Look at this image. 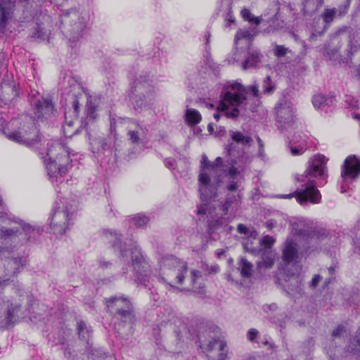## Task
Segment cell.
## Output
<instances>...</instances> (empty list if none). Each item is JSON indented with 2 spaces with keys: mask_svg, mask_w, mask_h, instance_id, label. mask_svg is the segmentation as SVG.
Wrapping results in <instances>:
<instances>
[{
  "mask_svg": "<svg viewBox=\"0 0 360 360\" xmlns=\"http://www.w3.org/2000/svg\"><path fill=\"white\" fill-rule=\"evenodd\" d=\"M88 98L82 87L77 84L70 85L65 101L63 132L66 137L77 133L86 117Z\"/></svg>",
  "mask_w": 360,
  "mask_h": 360,
  "instance_id": "cell-5",
  "label": "cell"
},
{
  "mask_svg": "<svg viewBox=\"0 0 360 360\" xmlns=\"http://www.w3.org/2000/svg\"><path fill=\"white\" fill-rule=\"evenodd\" d=\"M68 223V212L63 205H59L51 220L50 228L51 232L55 234L63 233L67 229Z\"/></svg>",
  "mask_w": 360,
  "mask_h": 360,
  "instance_id": "cell-20",
  "label": "cell"
},
{
  "mask_svg": "<svg viewBox=\"0 0 360 360\" xmlns=\"http://www.w3.org/2000/svg\"><path fill=\"white\" fill-rule=\"evenodd\" d=\"M131 263L134 269L141 274H146L149 272L150 266L146 259L139 251V250L134 247L131 251Z\"/></svg>",
  "mask_w": 360,
  "mask_h": 360,
  "instance_id": "cell-21",
  "label": "cell"
},
{
  "mask_svg": "<svg viewBox=\"0 0 360 360\" xmlns=\"http://www.w3.org/2000/svg\"><path fill=\"white\" fill-rule=\"evenodd\" d=\"M233 139L238 141H241L243 139V136L241 134H238L233 136Z\"/></svg>",
  "mask_w": 360,
  "mask_h": 360,
  "instance_id": "cell-30",
  "label": "cell"
},
{
  "mask_svg": "<svg viewBox=\"0 0 360 360\" xmlns=\"http://www.w3.org/2000/svg\"><path fill=\"white\" fill-rule=\"evenodd\" d=\"M242 101L241 95L235 91H227L221 101V110L224 111L228 110L229 108H233V111L236 110V106L239 105Z\"/></svg>",
  "mask_w": 360,
  "mask_h": 360,
  "instance_id": "cell-22",
  "label": "cell"
},
{
  "mask_svg": "<svg viewBox=\"0 0 360 360\" xmlns=\"http://www.w3.org/2000/svg\"><path fill=\"white\" fill-rule=\"evenodd\" d=\"M352 25L354 33L360 42V6L357 8L353 16Z\"/></svg>",
  "mask_w": 360,
  "mask_h": 360,
  "instance_id": "cell-28",
  "label": "cell"
},
{
  "mask_svg": "<svg viewBox=\"0 0 360 360\" xmlns=\"http://www.w3.org/2000/svg\"><path fill=\"white\" fill-rule=\"evenodd\" d=\"M70 157L67 148L59 141L51 142L46 150V164L53 176L65 173L70 165Z\"/></svg>",
  "mask_w": 360,
  "mask_h": 360,
  "instance_id": "cell-15",
  "label": "cell"
},
{
  "mask_svg": "<svg viewBox=\"0 0 360 360\" xmlns=\"http://www.w3.org/2000/svg\"><path fill=\"white\" fill-rule=\"evenodd\" d=\"M107 311L118 335L130 337L134 330L135 313L130 300L123 296H114L106 301Z\"/></svg>",
  "mask_w": 360,
  "mask_h": 360,
  "instance_id": "cell-9",
  "label": "cell"
},
{
  "mask_svg": "<svg viewBox=\"0 0 360 360\" xmlns=\"http://www.w3.org/2000/svg\"><path fill=\"white\" fill-rule=\"evenodd\" d=\"M160 274L165 282L179 289L200 291L205 287L200 273L175 257H167L162 262Z\"/></svg>",
  "mask_w": 360,
  "mask_h": 360,
  "instance_id": "cell-4",
  "label": "cell"
},
{
  "mask_svg": "<svg viewBox=\"0 0 360 360\" xmlns=\"http://www.w3.org/2000/svg\"><path fill=\"white\" fill-rule=\"evenodd\" d=\"M158 335L162 346L171 353H181L189 347L188 332L176 319L162 322L159 327Z\"/></svg>",
  "mask_w": 360,
  "mask_h": 360,
  "instance_id": "cell-12",
  "label": "cell"
},
{
  "mask_svg": "<svg viewBox=\"0 0 360 360\" xmlns=\"http://www.w3.org/2000/svg\"><path fill=\"white\" fill-rule=\"evenodd\" d=\"M84 15L77 8L66 10L60 18V30L69 39H77L84 30Z\"/></svg>",
  "mask_w": 360,
  "mask_h": 360,
  "instance_id": "cell-18",
  "label": "cell"
},
{
  "mask_svg": "<svg viewBox=\"0 0 360 360\" xmlns=\"http://www.w3.org/2000/svg\"><path fill=\"white\" fill-rule=\"evenodd\" d=\"M25 304L26 297L21 289L13 284L4 285L1 293V326H13L21 317Z\"/></svg>",
  "mask_w": 360,
  "mask_h": 360,
  "instance_id": "cell-10",
  "label": "cell"
},
{
  "mask_svg": "<svg viewBox=\"0 0 360 360\" xmlns=\"http://www.w3.org/2000/svg\"><path fill=\"white\" fill-rule=\"evenodd\" d=\"M37 113L40 118H47L53 112V105L50 99L40 100L37 105Z\"/></svg>",
  "mask_w": 360,
  "mask_h": 360,
  "instance_id": "cell-25",
  "label": "cell"
},
{
  "mask_svg": "<svg viewBox=\"0 0 360 360\" xmlns=\"http://www.w3.org/2000/svg\"><path fill=\"white\" fill-rule=\"evenodd\" d=\"M249 360H267L263 357H253V358H251Z\"/></svg>",
  "mask_w": 360,
  "mask_h": 360,
  "instance_id": "cell-31",
  "label": "cell"
},
{
  "mask_svg": "<svg viewBox=\"0 0 360 360\" xmlns=\"http://www.w3.org/2000/svg\"><path fill=\"white\" fill-rule=\"evenodd\" d=\"M91 254L93 257L88 259L87 269L99 276H111L123 269L124 257L121 241L113 233H102Z\"/></svg>",
  "mask_w": 360,
  "mask_h": 360,
  "instance_id": "cell-1",
  "label": "cell"
},
{
  "mask_svg": "<svg viewBox=\"0 0 360 360\" xmlns=\"http://www.w3.org/2000/svg\"><path fill=\"white\" fill-rule=\"evenodd\" d=\"M115 148L117 158L122 162L132 160L142 150L145 134L136 121L119 118L115 123Z\"/></svg>",
  "mask_w": 360,
  "mask_h": 360,
  "instance_id": "cell-2",
  "label": "cell"
},
{
  "mask_svg": "<svg viewBox=\"0 0 360 360\" xmlns=\"http://www.w3.org/2000/svg\"><path fill=\"white\" fill-rule=\"evenodd\" d=\"M348 1H327L321 6L320 11L314 21V30L316 33L323 34L334 20L342 15L348 7Z\"/></svg>",
  "mask_w": 360,
  "mask_h": 360,
  "instance_id": "cell-16",
  "label": "cell"
},
{
  "mask_svg": "<svg viewBox=\"0 0 360 360\" xmlns=\"http://www.w3.org/2000/svg\"><path fill=\"white\" fill-rule=\"evenodd\" d=\"M16 96V89L15 85L11 81L4 79L1 83V97L2 102L5 103H11Z\"/></svg>",
  "mask_w": 360,
  "mask_h": 360,
  "instance_id": "cell-24",
  "label": "cell"
},
{
  "mask_svg": "<svg viewBox=\"0 0 360 360\" xmlns=\"http://www.w3.org/2000/svg\"><path fill=\"white\" fill-rule=\"evenodd\" d=\"M198 340L208 360H226L229 354L227 341L217 326L206 323L200 326Z\"/></svg>",
  "mask_w": 360,
  "mask_h": 360,
  "instance_id": "cell-11",
  "label": "cell"
},
{
  "mask_svg": "<svg viewBox=\"0 0 360 360\" xmlns=\"http://www.w3.org/2000/svg\"><path fill=\"white\" fill-rule=\"evenodd\" d=\"M352 345H353L356 352L360 356V327L356 330L352 338Z\"/></svg>",
  "mask_w": 360,
  "mask_h": 360,
  "instance_id": "cell-29",
  "label": "cell"
},
{
  "mask_svg": "<svg viewBox=\"0 0 360 360\" xmlns=\"http://www.w3.org/2000/svg\"><path fill=\"white\" fill-rule=\"evenodd\" d=\"M297 256V249L292 243L288 244L283 250V259L286 262H292Z\"/></svg>",
  "mask_w": 360,
  "mask_h": 360,
  "instance_id": "cell-26",
  "label": "cell"
},
{
  "mask_svg": "<svg viewBox=\"0 0 360 360\" xmlns=\"http://www.w3.org/2000/svg\"><path fill=\"white\" fill-rule=\"evenodd\" d=\"M268 46L261 47L265 58L271 62L285 63L297 58L303 51V44L291 33H278L275 39L270 38Z\"/></svg>",
  "mask_w": 360,
  "mask_h": 360,
  "instance_id": "cell-8",
  "label": "cell"
},
{
  "mask_svg": "<svg viewBox=\"0 0 360 360\" xmlns=\"http://www.w3.org/2000/svg\"><path fill=\"white\" fill-rule=\"evenodd\" d=\"M5 134L18 142L32 143L39 136L34 120L29 115H22L11 120L4 128Z\"/></svg>",
  "mask_w": 360,
  "mask_h": 360,
  "instance_id": "cell-13",
  "label": "cell"
},
{
  "mask_svg": "<svg viewBox=\"0 0 360 360\" xmlns=\"http://www.w3.org/2000/svg\"><path fill=\"white\" fill-rule=\"evenodd\" d=\"M186 117L188 122L192 125L198 124L201 120L200 113L197 110L193 109L188 110L186 112Z\"/></svg>",
  "mask_w": 360,
  "mask_h": 360,
  "instance_id": "cell-27",
  "label": "cell"
},
{
  "mask_svg": "<svg viewBox=\"0 0 360 360\" xmlns=\"http://www.w3.org/2000/svg\"><path fill=\"white\" fill-rule=\"evenodd\" d=\"M69 340L76 347L86 348L90 342V330L86 323L75 314H69L65 320Z\"/></svg>",
  "mask_w": 360,
  "mask_h": 360,
  "instance_id": "cell-17",
  "label": "cell"
},
{
  "mask_svg": "<svg viewBox=\"0 0 360 360\" xmlns=\"http://www.w3.org/2000/svg\"><path fill=\"white\" fill-rule=\"evenodd\" d=\"M0 244L1 250L11 251L26 240V233L18 222L1 217L0 222Z\"/></svg>",
  "mask_w": 360,
  "mask_h": 360,
  "instance_id": "cell-14",
  "label": "cell"
},
{
  "mask_svg": "<svg viewBox=\"0 0 360 360\" xmlns=\"http://www.w3.org/2000/svg\"><path fill=\"white\" fill-rule=\"evenodd\" d=\"M20 266V261L11 251L1 250V276L2 280H8L13 276Z\"/></svg>",
  "mask_w": 360,
  "mask_h": 360,
  "instance_id": "cell-19",
  "label": "cell"
},
{
  "mask_svg": "<svg viewBox=\"0 0 360 360\" xmlns=\"http://www.w3.org/2000/svg\"><path fill=\"white\" fill-rule=\"evenodd\" d=\"M333 269V261L330 255L324 252L314 253L309 259L303 276L304 292L309 295L321 292L330 282Z\"/></svg>",
  "mask_w": 360,
  "mask_h": 360,
  "instance_id": "cell-6",
  "label": "cell"
},
{
  "mask_svg": "<svg viewBox=\"0 0 360 360\" xmlns=\"http://www.w3.org/2000/svg\"><path fill=\"white\" fill-rule=\"evenodd\" d=\"M111 121L108 108L101 99L94 101L87 123V134L91 150L102 151L108 141Z\"/></svg>",
  "mask_w": 360,
  "mask_h": 360,
  "instance_id": "cell-7",
  "label": "cell"
},
{
  "mask_svg": "<svg viewBox=\"0 0 360 360\" xmlns=\"http://www.w3.org/2000/svg\"><path fill=\"white\" fill-rule=\"evenodd\" d=\"M352 328L341 316H333L326 321L321 334V342L326 354L333 360L342 358L352 344Z\"/></svg>",
  "mask_w": 360,
  "mask_h": 360,
  "instance_id": "cell-3",
  "label": "cell"
},
{
  "mask_svg": "<svg viewBox=\"0 0 360 360\" xmlns=\"http://www.w3.org/2000/svg\"><path fill=\"white\" fill-rule=\"evenodd\" d=\"M344 170L347 176L354 178L360 173V160L355 155L349 156L344 163Z\"/></svg>",
  "mask_w": 360,
  "mask_h": 360,
  "instance_id": "cell-23",
  "label": "cell"
}]
</instances>
